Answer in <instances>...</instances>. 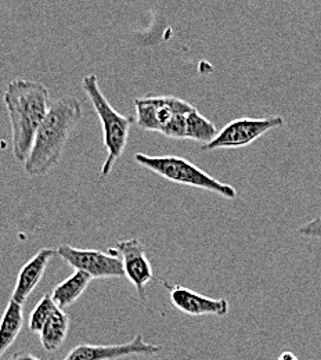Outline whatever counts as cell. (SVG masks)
<instances>
[{
    "label": "cell",
    "instance_id": "obj_3",
    "mask_svg": "<svg viewBox=\"0 0 321 360\" xmlns=\"http://www.w3.org/2000/svg\"><path fill=\"white\" fill-rule=\"evenodd\" d=\"M136 124L148 132L183 140L187 139V117L195 108L175 96H144L135 100Z\"/></svg>",
    "mask_w": 321,
    "mask_h": 360
},
{
    "label": "cell",
    "instance_id": "obj_2",
    "mask_svg": "<svg viewBox=\"0 0 321 360\" xmlns=\"http://www.w3.org/2000/svg\"><path fill=\"white\" fill-rule=\"evenodd\" d=\"M84 117L81 101L65 96L51 103V107L35 136L32 150L25 164L30 176H44L61 160L64 147Z\"/></svg>",
    "mask_w": 321,
    "mask_h": 360
},
{
    "label": "cell",
    "instance_id": "obj_6",
    "mask_svg": "<svg viewBox=\"0 0 321 360\" xmlns=\"http://www.w3.org/2000/svg\"><path fill=\"white\" fill-rule=\"evenodd\" d=\"M284 124L285 121L280 115H269L263 118L242 117L229 122L221 132H218L212 141L202 144V150L244 148L268 132L282 128Z\"/></svg>",
    "mask_w": 321,
    "mask_h": 360
},
{
    "label": "cell",
    "instance_id": "obj_13",
    "mask_svg": "<svg viewBox=\"0 0 321 360\" xmlns=\"http://www.w3.org/2000/svg\"><path fill=\"white\" fill-rule=\"evenodd\" d=\"M24 324L22 305L10 300L0 319V360L18 338Z\"/></svg>",
    "mask_w": 321,
    "mask_h": 360
},
{
    "label": "cell",
    "instance_id": "obj_9",
    "mask_svg": "<svg viewBox=\"0 0 321 360\" xmlns=\"http://www.w3.org/2000/svg\"><path fill=\"white\" fill-rule=\"evenodd\" d=\"M118 255L122 257V265L125 276L133 284L138 291V298L145 301V287L154 277V270L147 258L144 245L138 238H129L118 241L112 248Z\"/></svg>",
    "mask_w": 321,
    "mask_h": 360
},
{
    "label": "cell",
    "instance_id": "obj_15",
    "mask_svg": "<svg viewBox=\"0 0 321 360\" xmlns=\"http://www.w3.org/2000/svg\"><path fill=\"white\" fill-rule=\"evenodd\" d=\"M218 135V129L214 122L207 120L197 108H194L187 117V134L185 137L194 141L209 143Z\"/></svg>",
    "mask_w": 321,
    "mask_h": 360
},
{
    "label": "cell",
    "instance_id": "obj_12",
    "mask_svg": "<svg viewBox=\"0 0 321 360\" xmlns=\"http://www.w3.org/2000/svg\"><path fill=\"white\" fill-rule=\"evenodd\" d=\"M92 277L85 271L75 270L72 276L63 280L58 285H55L51 291V298L57 304L60 309H65L72 307L89 287Z\"/></svg>",
    "mask_w": 321,
    "mask_h": 360
},
{
    "label": "cell",
    "instance_id": "obj_10",
    "mask_svg": "<svg viewBox=\"0 0 321 360\" xmlns=\"http://www.w3.org/2000/svg\"><path fill=\"white\" fill-rule=\"evenodd\" d=\"M169 300L176 309L190 316H218L225 317L229 314L230 304L228 300H214L198 294L183 285H169Z\"/></svg>",
    "mask_w": 321,
    "mask_h": 360
},
{
    "label": "cell",
    "instance_id": "obj_7",
    "mask_svg": "<svg viewBox=\"0 0 321 360\" xmlns=\"http://www.w3.org/2000/svg\"><path fill=\"white\" fill-rule=\"evenodd\" d=\"M55 251L71 268L85 271L92 278H119L125 276L122 261L117 257L118 254L114 250L101 252L97 250H82L63 244Z\"/></svg>",
    "mask_w": 321,
    "mask_h": 360
},
{
    "label": "cell",
    "instance_id": "obj_19",
    "mask_svg": "<svg viewBox=\"0 0 321 360\" xmlns=\"http://www.w3.org/2000/svg\"><path fill=\"white\" fill-rule=\"evenodd\" d=\"M277 360H299L292 352H289V351H285V352H282Z\"/></svg>",
    "mask_w": 321,
    "mask_h": 360
},
{
    "label": "cell",
    "instance_id": "obj_4",
    "mask_svg": "<svg viewBox=\"0 0 321 360\" xmlns=\"http://www.w3.org/2000/svg\"><path fill=\"white\" fill-rule=\"evenodd\" d=\"M82 89L85 90L86 96L92 101L93 108L103 124V134H104V146L107 148V157L101 169V176L107 178L115 162L124 154L129 132L133 124L131 117L119 114L98 86V79L94 74H89L82 79Z\"/></svg>",
    "mask_w": 321,
    "mask_h": 360
},
{
    "label": "cell",
    "instance_id": "obj_14",
    "mask_svg": "<svg viewBox=\"0 0 321 360\" xmlns=\"http://www.w3.org/2000/svg\"><path fill=\"white\" fill-rule=\"evenodd\" d=\"M70 327V317L64 309H57L53 315L47 319L41 335V344L47 352H55L64 344Z\"/></svg>",
    "mask_w": 321,
    "mask_h": 360
},
{
    "label": "cell",
    "instance_id": "obj_11",
    "mask_svg": "<svg viewBox=\"0 0 321 360\" xmlns=\"http://www.w3.org/2000/svg\"><path fill=\"white\" fill-rule=\"evenodd\" d=\"M57 255L53 248H42L35 257H32L18 273L11 300L24 305L32 291L38 287L42 277L45 276L50 261Z\"/></svg>",
    "mask_w": 321,
    "mask_h": 360
},
{
    "label": "cell",
    "instance_id": "obj_8",
    "mask_svg": "<svg viewBox=\"0 0 321 360\" xmlns=\"http://www.w3.org/2000/svg\"><path fill=\"white\" fill-rule=\"evenodd\" d=\"M162 349L161 345L148 344L138 334L132 341L114 345L81 344L70 351L64 360H118L126 356H152Z\"/></svg>",
    "mask_w": 321,
    "mask_h": 360
},
{
    "label": "cell",
    "instance_id": "obj_17",
    "mask_svg": "<svg viewBox=\"0 0 321 360\" xmlns=\"http://www.w3.org/2000/svg\"><path fill=\"white\" fill-rule=\"evenodd\" d=\"M298 233L306 238H320L321 240V217H317L309 221L308 224L301 226L298 229Z\"/></svg>",
    "mask_w": 321,
    "mask_h": 360
},
{
    "label": "cell",
    "instance_id": "obj_1",
    "mask_svg": "<svg viewBox=\"0 0 321 360\" xmlns=\"http://www.w3.org/2000/svg\"><path fill=\"white\" fill-rule=\"evenodd\" d=\"M3 101L11 125L13 154L17 161L25 162L51 107L48 90L37 81L14 79L7 85Z\"/></svg>",
    "mask_w": 321,
    "mask_h": 360
},
{
    "label": "cell",
    "instance_id": "obj_18",
    "mask_svg": "<svg viewBox=\"0 0 321 360\" xmlns=\"http://www.w3.org/2000/svg\"><path fill=\"white\" fill-rule=\"evenodd\" d=\"M10 360H42L37 356H34L32 354H28V352H20V354H15L13 358Z\"/></svg>",
    "mask_w": 321,
    "mask_h": 360
},
{
    "label": "cell",
    "instance_id": "obj_16",
    "mask_svg": "<svg viewBox=\"0 0 321 360\" xmlns=\"http://www.w3.org/2000/svg\"><path fill=\"white\" fill-rule=\"evenodd\" d=\"M57 309H60L57 307V304L53 301L51 294H47L45 297H42V300L37 304L35 309L31 312L30 320H28V327L32 333L39 334L47 321V319L53 315Z\"/></svg>",
    "mask_w": 321,
    "mask_h": 360
},
{
    "label": "cell",
    "instance_id": "obj_5",
    "mask_svg": "<svg viewBox=\"0 0 321 360\" xmlns=\"http://www.w3.org/2000/svg\"><path fill=\"white\" fill-rule=\"evenodd\" d=\"M135 161L143 168L169 181L212 191L228 200H234L237 197V190L232 186L212 178L209 174H207L192 162L187 161L183 157H178V155L154 157V155L138 153L135 155Z\"/></svg>",
    "mask_w": 321,
    "mask_h": 360
}]
</instances>
